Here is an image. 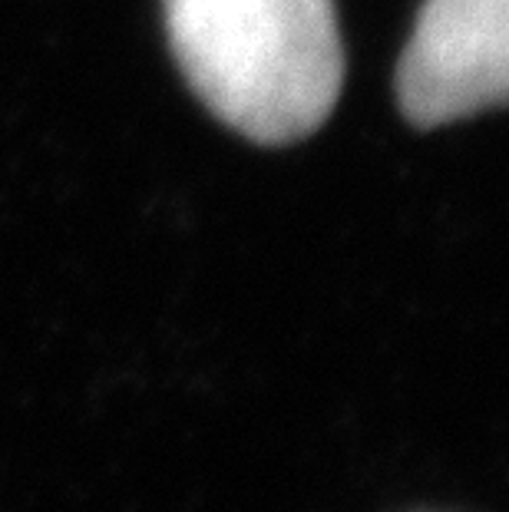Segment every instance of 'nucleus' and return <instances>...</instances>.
<instances>
[{
    "instance_id": "f257e3e1",
    "label": "nucleus",
    "mask_w": 509,
    "mask_h": 512,
    "mask_svg": "<svg viewBox=\"0 0 509 512\" xmlns=\"http://www.w3.org/2000/svg\"><path fill=\"white\" fill-rule=\"evenodd\" d=\"M166 27L199 100L255 143L305 139L338 103L331 0H166Z\"/></svg>"
},
{
    "instance_id": "f03ea898",
    "label": "nucleus",
    "mask_w": 509,
    "mask_h": 512,
    "mask_svg": "<svg viewBox=\"0 0 509 512\" xmlns=\"http://www.w3.org/2000/svg\"><path fill=\"white\" fill-rule=\"evenodd\" d=\"M509 90V0H427L400 57L397 103L420 129L457 123Z\"/></svg>"
}]
</instances>
